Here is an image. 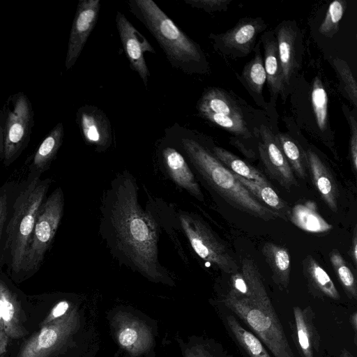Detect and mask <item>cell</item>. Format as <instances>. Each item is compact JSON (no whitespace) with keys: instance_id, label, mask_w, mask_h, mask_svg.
<instances>
[{"instance_id":"1","label":"cell","mask_w":357,"mask_h":357,"mask_svg":"<svg viewBox=\"0 0 357 357\" xmlns=\"http://www.w3.org/2000/svg\"><path fill=\"white\" fill-rule=\"evenodd\" d=\"M176 211L159 198L149 197L143 208L139 201V186L128 170L115 175L104 191L100 206L98 232L109 252L120 266L150 281L172 285L174 280L159 259L162 230L182 259H187L177 238Z\"/></svg>"},{"instance_id":"2","label":"cell","mask_w":357,"mask_h":357,"mask_svg":"<svg viewBox=\"0 0 357 357\" xmlns=\"http://www.w3.org/2000/svg\"><path fill=\"white\" fill-rule=\"evenodd\" d=\"M50 178L28 174L17 188L6 228L5 266L13 281H23L26 255L39 208L51 185Z\"/></svg>"},{"instance_id":"3","label":"cell","mask_w":357,"mask_h":357,"mask_svg":"<svg viewBox=\"0 0 357 357\" xmlns=\"http://www.w3.org/2000/svg\"><path fill=\"white\" fill-rule=\"evenodd\" d=\"M181 149L208 188L233 207L265 221L280 215L256 199L214 155L190 138L180 141Z\"/></svg>"},{"instance_id":"4","label":"cell","mask_w":357,"mask_h":357,"mask_svg":"<svg viewBox=\"0 0 357 357\" xmlns=\"http://www.w3.org/2000/svg\"><path fill=\"white\" fill-rule=\"evenodd\" d=\"M130 11L155 38L172 67L185 73H203L205 56L199 45L183 33L152 0H130Z\"/></svg>"},{"instance_id":"5","label":"cell","mask_w":357,"mask_h":357,"mask_svg":"<svg viewBox=\"0 0 357 357\" xmlns=\"http://www.w3.org/2000/svg\"><path fill=\"white\" fill-rule=\"evenodd\" d=\"M222 301L250 328L273 357H294L264 285L248 297L236 296L227 292Z\"/></svg>"},{"instance_id":"6","label":"cell","mask_w":357,"mask_h":357,"mask_svg":"<svg viewBox=\"0 0 357 357\" xmlns=\"http://www.w3.org/2000/svg\"><path fill=\"white\" fill-rule=\"evenodd\" d=\"M64 211V193L61 187L47 196L38 212L24 266L23 280L40 268L50 249Z\"/></svg>"},{"instance_id":"7","label":"cell","mask_w":357,"mask_h":357,"mask_svg":"<svg viewBox=\"0 0 357 357\" xmlns=\"http://www.w3.org/2000/svg\"><path fill=\"white\" fill-rule=\"evenodd\" d=\"M176 218L179 229L202 259L227 273L238 271V266L234 257L198 215L179 209L176 211Z\"/></svg>"},{"instance_id":"8","label":"cell","mask_w":357,"mask_h":357,"mask_svg":"<svg viewBox=\"0 0 357 357\" xmlns=\"http://www.w3.org/2000/svg\"><path fill=\"white\" fill-rule=\"evenodd\" d=\"M197 108L199 115L211 123L237 136L251 137L241 108L223 89L211 87L205 90Z\"/></svg>"},{"instance_id":"9","label":"cell","mask_w":357,"mask_h":357,"mask_svg":"<svg viewBox=\"0 0 357 357\" xmlns=\"http://www.w3.org/2000/svg\"><path fill=\"white\" fill-rule=\"evenodd\" d=\"M31 125V109L26 96L17 98L4 128L3 165L8 167L20 156L29 142Z\"/></svg>"},{"instance_id":"10","label":"cell","mask_w":357,"mask_h":357,"mask_svg":"<svg viewBox=\"0 0 357 357\" xmlns=\"http://www.w3.org/2000/svg\"><path fill=\"white\" fill-rule=\"evenodd\" d=\"M266 27L261 18L244 17L231 29L220 35H211L216 49L225 54L244 56L252 52L258 35Z\"/></svg>"},{"instance_id":"11","label":"cell","mask_w":357,"mask_h":357,"mask_svg":"<svg viewBox=\"0 0 357 357\" xmlns=\"http://www.w3.org/2000/svg\"><path fill=\"white\" fill-rule=\"evenodd\" d=\"M73 314H66L44 325L22 347L17 357H50L57 351L73 329Z\"/></svg>"},{"instance_id":"12","label":"cell","mask_w":357,"mask_h":357,"mask_svg":"<svg viewBox=\"0 0 357 357\" xmlns=\"http://www.w3.org/2000/svg\"><path fill=\"white\" fill-rule=\"evenodd\" d=\"M115 22L130 66L139 74L147 88L150 73L144 54L147 52L155 54V49L121 12L117 11Z\"/></svg>"},{"instance_id":"13","label":"cell","mask_w":357,"mask_h":357,"mask_svg":"<svg viewBox=\"0 0 357 357\" xmlns=\"http://www.w3.org/2000/svg\"><path fill=\"white\" fill-rule=\"evenodd\" d=\"M100 8L99 0H80L70 33L66 68L70 69L79 56L96 24Z\"/></svg>"},{"instance_id":"14","label":"cell","mask_w":357,"mask_h":357,"mask_svg":"<svg viewBox=\"0 0 357 357\" xmlns=\"http://www.w3.org/2000/svg\"><path fill=\"white\" fill-rule=\"evenodd\" d=\"M259 133V152L261 160L271 177L283 188L290 190L297 185L293 171L278 146L275 135L265 126H261Z\"/></svg>"},{"instance_id":"15","label":"cell","mask_w":357,"mask_h":357,"mask_svg":"<svg viewBox=\"0 0 357 357\" xmlns=\"http://www.w3.org/2000/svg\"><path fill=\"white\" fill-rule=\"evenodd\" d=\"M294 321L289 323L291 339L301 357H315L319 351L321 337L314 324L315 314L310 306L293 307Z\"/></svg>"},{"instance_id":"16","label":"cell","mask_w":357,"mask_h":357,"mask_svg":"<svg viewBox=\"0 0 357 357\" xmlns=\"http://www.w3.org/2000/svg\"><path fill=\"white\" fill-rule=\"evenodd\" d=\"M77 122L86 143L104 152L112 144V129L106 114L99 108L86 105L77 112Z\"/></svg>"},{"instance_id":"17","label":"cell","mask_w":357,"mask_h":357,"mask_svg":"<svg viewBox=\"0 0 357 357\" xmlns=\"http://www.w3.org/2000/svg\"><path fill=\"white\" fill-rule=\"evenodd\" d=\"M161 162L169 179L196 199L204 202V196L184 155L172 146L161 151Z\"/></svg>"},{"instance_id":"18","label":"cell","mask_w":357,"mask_h":357,"mask_svg":"<svg viewBox=\"0 0 357 357\" xmlns=\"http://www.w3.org/2000/svg\"><path fill=\"white\" fill-rule=\"evenodd\" d=\"M313 183L321 198L333 211L337 209V188L330 171L320 158L312 150L305 153Z\"/></svg>"},{"instance_id":"19","label":"cell","mask_w":357,"mask_h":357,"mask_svg":"<svg viewBox=\"0 0 357 357\" xmlns=\"http://www.w3.org/2000/svg\"><path fill=\"white\" fill-rule=\"evenodd\" d=\"M276 36L283 81L284 85H289L298 68L296 52V33L290 24L283 23L278 26Z\"/></svg>"},{"instance_id":"20","label":"cell","mask_w":357,"mask_h":357,"mask_svg":"<svg viewBox=\"0 0 357 357\" xmlns=\"http://www.w3.org/2000/svg\"><path fill=\"white\" fill-rule=\"evenodd\" d=\"M63 127L58 123L43 139L29 167L28 174L39 176L49 169L62 144Z\"/></svg>"},{"instance_id":"21","label":"cell","mask_w":357,"mask_h":357,"mask_svg":"<svg viewBox=\"0 0 357 357\" xmlns=\"http://www.w3.org/2000/svg\"><path fill=\"white\" fill-rule=\"evenodd\" d=\"M303 269L312 295L319 298L338 301L340 294L326 271L310 256L303 261Z\"/></svg>"},{"instance_id":"22","label":"cell","mask_w":357,"mask_h":357,"mask_svg":"<svg viewBox=\"0 0 357 357\" xmlns=\"http://www.w3.org/2000/svg\"><path fill=\"white\" fill-rule=\"evenodd\" d=\"M262 253L269 265L275 283L282 290L288 287L290 281L291 260L288 250L273 243H266Z\"/></svg>"},{"instance_id":"23","label":"cell","mask_w":357,"mask_h":357,"mask_svg":"<svg viewBox=\"0 0 357 357\" xmlns=\"http://www.w3.org/2000/svg\"><path fill=\"white\" fill-rule=\"evenodd\" d=\"M261 38L264 47V66L266 81L271 95L276 96L284 89L281 65L278 56L276 38L269 36L268 33Z\"/></svg>"},{"instance_id":"24","label":"cell","mask_w":357,"mask_h":357,"mask_svg":"<svg viewBox=\"0 0 357 357\" xmlns=\"http://www.w3.org/2000/svg\"><path fill=\"white\" fill-rule=\"evenodd\" d=\"M225 323L236 342L248 357H272L262 342L234 315H226Z\"/></svg>"},{"instance_id":"25","label":"cell","mask_w":357,"mask_h":357,"mask_svg":"<svg viewBox=\"0 0 357 357\" xmlns=\"http://www.w3.org/2000/svg\"><path fill=\"white\" fill-rule=\"evenodd\" d=\"M289 218L295 225L308 232L322 233L332 228L319 214L315 203L312 202L296 204L290 211Z\"/></svg>"},{"instance_id":"26","label":"cell","mask_w":357,"mask_h":357,"mask_svg":"<svg viewBox=\"0 0 357 357\" xmlns=\"http://www.w3.org/2000/svg\"><path fill=\"white\" fill-rule=\"evenodd\" d=\"M213 154L234 174L260 185H270L267 179L260 172L231 152L223 148L215 146L213 149Z\"/></svg>"},{"instance_id":"27","label":"cell","mask_w":357,"mask_h":357,"mask_svg":"<svg viewBox=\"0 0 357 357\" xmlns=\"http://www.w3.org/2000/svg\"><path fill=\"white\" fill-rule=\"evenodd\" d=\"M234 176L256 199L277 212L282 219H287V216H289L290 214V210L271 185H260L238 175L234 174Z\"/></svg>"},{"instance_id":"28","label":"cell","mask_w":357,"mask_h":357,"mask_svg":"<svg viewBox=\"0 0 357 357\" xmlns=\"http://www.w3.org/2000/svg\"><path fill=\"white\" fill-rule=\"evenodd\" d=\"M17 188L10 182L0 187V273L5 266L6 228Z\"/></svg>"},{"instance_id":"29","label":"cell","mask_w":357,"mask_h":357,"mask_svg":"<svg viewBox=\"0 0 357 357\" xmlns=\"http://www.w3.org/2000/svg\"><path fill=\"white\" fill-rule=\"evenodd\" d=\"M276 142L282 150L291 169L301 178L306 176L305 153L303 155L296 143L289 135L278 133L275 135Z\"/></svg>"},{"instance_id":"30","label":"cell","mask_w":357,"mask_h":357,"mask_svg":"<svg viewBox=\"0 0 357 357\" xmlns=\"http://www.w3.org/2000/svg\"><path fill=\"white\" fill-rule=\"evenodd\" d=\"M255 56L244 66L242 77L249 88L255 93L261 94L266 81L264 61L257 44Z\"/></svg>"},{"instance_id":"31","label":"cell","mask_w":357,"mask_h":357,"mask_svg":"<svg viewBox=\"0 0 357 357\" xmlns=\"http://www.w3.org/2000/svg\"><path fill=\"white\" fill-rule=\"evenodd\" d=\"M311 102L317 126L324 131L328 127V97L322 82L318 77L313 81Z\"/></svg>"},{"instance_id":"32","label":"cell","mask_w":357,"mask_h":357,"mask_svg":"<svg viewBox=\"0 0 357 357\" xmlns=\"http://www.w3.org/2000/svg\"><path fill=\"white\" fill-rule=\"evenodd\" d=\"M330 260L344 292L350 299L356 300L357 282L353 272L337 251L331 253Z\"/></svg>"},{"instance_id":"33","label":"cell","mask_w":357,"mask_h":357,"mask_svg":"<svg viewBox=\"0 0 357 357\" xmlns=\"http://www.w3.org/2000/svg\"><path fill=\"white\" fill-rule=\"evenodd\" d=\"M346 9L347 2L345 1L335 0L332 1L319 27V33L328 38H332L338 31L339 23Z\"/></svg>"},{"instance_id":"34","label":"cell","mask_w":357,"mask_h":357,"mask_svg":"<svg viewBox=\"0 0 357 357\" xmlns=\"http://www.w3.org/2000/svg\"><path fill=\"white\" fill-rule=\"evenodd\" d=\"M334 68L347 98L354 107L357 106V84L349 65L342 59L336 58L333 61Z\"/></svg>"},{"instance_id":"35","label":"cell","mask_w":357,"mask_h":357,"mask_svg":"<svg viewBox=\"0 0 357 357\" xmlns=\"http://www.w3.org/2000/svg\"><path fill=\"white\" fill-rule=\"evenodd\" d=\"M189 357H232L222 345L213 340H203L197 344Z\"/></svg>"},{"instance_id":"36","label":"cell","mask_w":357,"mask_h":357,"mask_svg":"<svg viewBox=\"0 0 357 357\" xmlns=\"http://www.w3.org/2000/svg\"><path fill=\"white\" fill-rule=\"evenodd\" d=\"M185 3L192 8L204 10L208 13L225 10L230 0H184Z\"/></svg>"},{"instance_id":"37","label":"cell","mask_w":357,"mask_h":357,"mask_svg":"<svg viewBox=\"0 0 357 357\" xmlns=\"http://www.w3.org/2000/svg\"><path fill=\"white\" fill-rule=\"evenodd\" d=\"M350 126L349 151L352 167L356 172L357 169V123L356 119L351 114L347 115Z\"/></svg>"},{"instance_id":"38","label":"cell","mask_w":357,"mask_h":357,"mask_svg":"<svg viewBox=\"0 0 357 357\" xmlns=\"http://www.w3.org/2000/svg\"><path fill=\"white\" fill-rule=\"evenodd\" d=\"M139 334L137 331L132 327H126L121 330L119 334V341L121 346L130 347L137 341Z\"/></svg>"},{"instance_id":"39","label":"cell","mask_w":357,"mask_h":357,"mask_svg":"<svg viewBox=\"0 0 357 357\" xmlns=\"http://www.w3.org/2000/svg\"><path fill=\"white\" fill-rule=\"evenodd\" d=\"M69 303L66 300H63L59 302L53 307L51 313L45 320L44 325L49 324L53 321L54 320L65 315L66 314V312L69 309Z\"/></svg>"},{"instance_id":"40","label":"cell","mask_w":357,"mask_h":357,"mask_svg":"<svg viewBox=\"0 0 357 357\" xmlns=\"http://www.w3.org/2000/svg\"><path fill=\"white\" fill-rule=\"evenodd\" d=\"M349 322L351 326V328L354 332V342L356 343V336H357V312H354L353 314L350 315Z\"/></svg>"},{"instance_id":"41","label":"cell","mask_w":357,"mask_h":357,"mask_svg":"<svg viewBox=\"0 0 357 357\" xmlns=\"http://www.w3.org/2000/svg\"><path fill=\"white\" fill-rule=\"evenodd\" d=\"M4 158V128L0 125V160Z\"/></svg>"},{"instance_id":"42","label":"cell","mask_w":357,"mask_h":357,"mask_svg":"<svg viewBox=\"0 0 357 357\" xmlns=\"http://www.w3.org/2000/svg\"><path fill=\"white\" fill-rule=\"evenodd\" d=\"M351 257L353 258V260L354 263L356 264L357 262V238L356 236L355 235L352 241V245L351 248Z\"/></svg>"},{"instance_id":"43","label":"cell","mask_w":357,"mask_h":357,"mask_svg":"<svg viewBox=\"0 0 357 357\" xmlns=\"http://www.w3.org/2000/svg\"><path fill=\"white\" fill-rule=\"evenodd\" d=\"M339 357H354V356L351 354H350V352L347 349H342Z\"/></svg>"}]
</instances>
